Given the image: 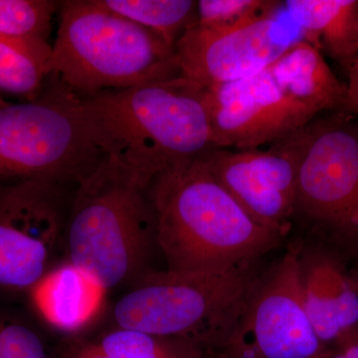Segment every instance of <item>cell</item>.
<instances>
[{
	"mask_svg": "<svg viewBox=\"0 0 358 358\" xmlns=\"http://www.w3.org/2000/svg\"><path fill=\"white\" fill-rule=\"evenodd\" d=\"M107 293L65 260L53 266L25 299L35 319L67 339L83 336L93 327L102 315Z\"/></svg>",
	"mask_w": 358,
	"mask_h": 358,
	"instance_id": "obj_14",
	"label": "cell"
},
{
	"mask_svg": "<svg viewBox=\"0 0 358 358\" xmlns=\"http://www.w3.org/2000/svg\"><path fill=\"white\" fill-rule=\"evenodd\" d=\"M305 243L299 254L303 306L317 338L331 348L358 326V271L324 247Z\"/></svg>",
	"mask_w": 358,
	"mask_h": 358,
	"instance_id": "obj_13",
	"label": "cell"
},
{
	"mask_svg": "<svg viewBox=\"0 0 358 358\" xmlns=\"http://www.w3.org/2000/svg\"><path fill=\"white\" fill-rule=\"evenodd\" d=\"M58 350L60 358H208L189 341L112 324L98 334L65 339Z\"/></svg>",
	"mask_w": 358,
	"mask_h": 358,
	"instance_id": "obj_16",
	"label": "cell"
},
{
	"mask_svg": "<svg viewBox=\"0 0 358 358\" xmlns=\"http://www.w3.org/2000/svg\"><path fill=\"white\" fill-rule=\"evenodd\" d=\"M307 43L345 73L358 60V0H285Z\"/></svg>",
	"mask_w": 358,
	"mask_h": 358,
	"instance_id": "obj_15",
	"label": "cell"
},
{
	"mask_svg": "<svg viewBox=\"0 0 358 358\" xmlns=\"http://www.w3.org/2000/svg\"><path fill=\"white\" fill-rule=\"evenodd\" d=\"M260 272L258 264L218 275L150 271L115 301L110 324L183 339L211 358L236 326Z\"/></svg>",
	"mask_w": 358,
	"mask_h": 358,
	"instance_id": "obj_6",
	"label": "cell"
},
{
	"mask_svg": "<svg viewBox=\"0 0 358 358\" xmlns=\"http://www.w3.org/2000/svg\"><path fill=\"white\" fill-rule=\"evenodd\" d=\"M53 74V46L47 41L0 37V93L34 102Z\"/></svg>",
	"mask_w": 358,
	"mask_h": 358,
	"instance_id": "obj_17",
	"label": "cell"
},
{
	"mask_svg": "<svg viewBox=\"0 0 358 358\" xmlns=\"http://www.w3.org/2000/svg\"><path fill=\"white\" fill-rule=\"evenodd\" d=\"M346 84L303 41L260 72L207 89L216 148L265 147L301 131L315 117L343 109Z\"/></svg>",
	"mask_w": 358,
	"mask_h": 358,
	"instance_id": "obj_3",
	"label": "cell"
},
{
	"mask_svg": "<svg viewBox=\"0 0 358 358\" xmlns=\"http://www.w3.org/2000/svg\"><path fill=\"white\" fill-rule=\"evenodd\" d=\"M207 89L179 75L80 96L99 148L148 183L215 148Z\"/></svg>",
	"mask_w": 358,
	"mask_h": 358,
	"instance_id": "obj_2",
	"label": "cell"
},
{
	"mask_svg": "<svg viewBox=\"0 0 358 358\" xmlns=\"http://www.w3.org/2000/svg\"><path fill=\"white\" fill-rule=\"evenodd\" d=\"M301 244L261 271L241 317L211 358H327L303 306L299 272Z\"/></svg>",
	"mask_w": 358,
	"mask_h": 358,
	"instance_id": "obj_9",
	"label": "cell"
},
{
	"mask_svg": "<svg viewBox=\"0 0 358 358\" xmlns=\"http://www.w3.org/2000/svg\"><path fill=\"white\" fill-rule=\"evenodd\" d=\"M101 6L147 28L169 46L197 21V1L193 0H96Z\"/></svg>",
	"mask_w": 358,
	"mask_h": 358,
	"instance_id": "obj_18",
	"label": "cell"
},
{
	"mask_svg": "<svg viewBox=\"0 0 358 358\" xmlns=\"http://www.w3.org/2000/svg\"><path fill=\"white\" fill-rule=\"evenodd\" d=\"M148 186L108 157L73 192L63 241L66 261L105 291L129 288L154 270L157 244Z\"/></svg>",
	"mask_w": 358,
	"mask_h": 358,
	"instance_id": "obj_4",
	"label": "cell"
},
{
	"mask_svg": "<svg viewBox=\"0 0 358 358\" xmlns=\"http://www.w3.org/2000/svg\"><path fill=\"white\" fill-rule=\"evenodd\" d=\"M106 159L80 96L52 77L34 102L0 107V185L39 179L76 188Z\"/></svg>",
	"mask_w": 358,
	"mask_h": 358,
	"instance_id": "obj_7",
	"label": "cell"
},
{
	"mask_svg": "<svg viewBox=\"0 0 358 358\" xmlns=\"http://www.w3.org/2000/svg\"><path fill=\"white\" fill-rule=\"evenodd\" d=\"M346 96L343 109L352 114L358 115V60L346 73Z\"/></svg>",
	"mask_w": 358,
	"mask_h": 358,
	"instance_id": "obj_22",
	"label": "cell"
},
{
	"mask_svg": "<svg viewBox=\"0 0 358 358\" xmlns=\"http://www.w3.org/2000/svg\"><path fill=\"white\" fill-rule=\"evenodd\" d=\"M294 225L358 271V115L329 110L303 129Z\"/></svg>",
	"mask_w": 358,
	"mask_h": 358,
	"instance_id": "obj_8",
	"label": "cell"
},
{
	"mask_svg": "<svg viewBox=\"0 0 358 358\" xmlns=\"http://www.w3.org/2000/svg\"><path fill=\"white\" fill-rule=\"evenodd\" d=\"M0 358H60L32 313L0 303Z\"/></svg>",
	"mask_w": 358,
	"mask_h": 358,
	"instance_id": "obj_19",
	"label": "cell"
},
{
	"mask_svg": "<svg viewBox=\"0 0 358 358\" xmlns=\"http://www.w3.org/2000/svg\"><path fill=\"white\" fill-rule=\"evenodd\" d=\"M331 348L338 350L345 358H358V326L341 336Z\"/></svg>",
	"mask_w": 358,
	"mask_h": 358,
	"instance_id": "obj_23",
	"label": "cell"
},
{
	"mask_svg": "<svg viewBox=\"0 0 358 358\" xmlns=\"http://www.w3.org/2000/svg\"><path fill=\"white\" fill-rule=\"evenodd\" d=\"M148 195L157 250L171 272L225 274L259 264L285 240L250 217L201 157L160 173Z\"/></svg>",
	"mask_w": 358,
	"mask_h": 358,
	"instance_id": "obj_1",
	"label": "cell"
},
{
	"mask_svg": "<svg viewBox=\"0 0 358 358\" xmlns=\"http://www.w3.org/2000/svg\"><path fill=\"white\" fill-rule=\"evenodd\" d=\"M60 6L53 0H0V37L48 42Z\"/></svg>",
	"mask_w": 358,
	"mask_h": 358,
	"instance_id": "obj_20",
	"label": "cell"
},
{
	"mask_svg": "<svg viewBox=\"0 0 358 358\" xmlns=\"http://www.w3.org/2000/svg\"><path fill=\"white\" fill-rule=\"evenodd\" d=\"M331 355H329V357L327 358H345L338 350H334V348H331Z\"/></svg>",
	"mask_w": 358,
	"mask_h": 358,
	"instance_id": "obj_24",
	"label": "cell"
},
{
	"mask_svg": "<svg viewBox=\"0 0 358 358\" xmlns=\"http://www.w3.org/2000/svg\"><path fill=\"white\" fill-rule=\"evenodd\" d=\"M301 150L303 129L265 147L215 148L201 159L250 217L286 238L293 228Z\"/></svg>",
	"mask_w": 358,
	"mask_h": 358,
	"instance_id": "obj_12",
	"label": "cell"
},
{
	"mask_svg": "<svg viewBox=\"0 0 358 358\" xmlns=\"http://www.w3.org/2000/svg\"><path fill=\"white\" fill-rule=\"evenodd\" d=\"M52 78L80 96L178 77L176 48L96 0L61 1Z\"/></svg>",
	"mask_w": 358,
	"mask_h": 358,
	"instance_id": "obj_5",
	"label": "cell"
},
{
	"mask_svg": "<svg viewBox=\"0 0 358 358\" xmlns=\"http://www.w3.org/2000/svg\"><path fill=\"white\" fill-rule=\"evenodd\" d=\"M305 41L285 2L272 13L226 30L190 26L176 45L181 76L204 88L244 79Z\"/></svg>",
	"mask_w": 358,
	"mask_h": 358,
	"instance_id": "obj_11",
	"label": "cell"
},
{
	"mask_svg": "<svg viewBox=\"0 0 358 358\" xmlns=\"http://www.w3.org/2000/svg\"><path fill=\"white\" fill-rule=\"evenodd\" d=\"M281 0H200L197 24L211 30H226L245 25L278 8Z\"/></svg>",
	"mask_w": 358,
	"mask_h": 358,
	"instance_id": "obj_21",
	"label": "cell"
},
{
	"mask_svg": "<svg viewBox=\"0 0 358 358\" xmlns=\"http://www.w3.org/2000/svg\"><path fill=\"white\" fill-rule=\"evenodd\" d=\"M7 103L8 102H6V101L4 100L3 96H2L1 93H0V107H2V106H6Z\"/></svg>",
	"mask_w": 358,
	"mask_h": 358,
	"instance_id": "obj_25",
	"label": "cell"
},
{
	"mask_svg": "<svg viewBox=\"0 0 358 358\" xmlns=\"http://www.w3.org/2000/svg\"><path fill=\"white\" fill-rule=\"evenodd\" d=\"M72 194L39 179L0 185V294L25 298L55 266Z\"/></svg>",
	"mask_w": 358,
	"mask_h": 358,
	"instance_id": "obj_10",
	"label": "cell"
}]
</instances>
